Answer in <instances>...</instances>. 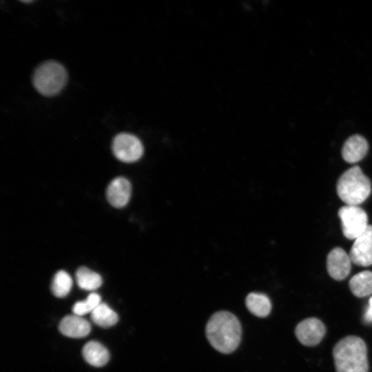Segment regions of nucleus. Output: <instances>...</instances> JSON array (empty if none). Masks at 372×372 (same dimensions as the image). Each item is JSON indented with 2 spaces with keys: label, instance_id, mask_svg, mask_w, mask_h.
Instances as JSON below:
<instances>
[{
  "label": "nucleus",
  "instance_id": "obj_4",
  "mask_svg": "<svg viewBox=\"0 0 372 372\" xmlns=\"http://www.w3.org/2000/svg\"><path fill=\"white\" fill-rule=\"evenodd\" d=\"M67 72L64 67L54 61H48L34 70L32 82L36 90L42 95L52 96L57 94L65 87Z\"/></svg>",
  "mask_w": 372,
  "mask_h": 372
},
{
  "label": "nucleus",
  "instance_id": "obj_13",
  "mask_svg": "<svg viewBox=\"0 0 372 372\" xmlns=\"http://www.w3.org/2000/svg\"><path fill=\"white\" fill-rule=\"evenodd\" d=\"M82 355L88 364L96 367L104 366L110 360L108 350L97 341L87 342L83 347Z\"/></svg>",
  "mask_w": 372,
  "mask_h": 372
},
{
  "label": "nucleus",
  "instance_id": "obj_15",
  "mask_svg": "<svg viewBox=\"0 0 372 372\" xmlns=\"http://www.w3.org/2000/svg\"><path fill=\"white\" fill-rule=\"evenodd\" d=\"M349 286L356 297L363 298L372 293V271H363L353 276Z\"/></svg>",
  "mask_w": 372,
  "mask_h": 372
},
{
  "label": "nucleus",
  "instance_id": "obj_14",
  "mask_svg": "<svg viewBox=\"0 0 372 372\" xmlns=\"http://www.w3.org/2000/svg\"><path fill=\"white\" fill-rule=\"evenodd\" d=\"M246 307L254 316L267 317L271 311V303L269 297L262 293H250L245 299Z\"/></svg>",
  "mask_w": 372,
  "mask_h": 372
},
{
  "label": "nucleus",
  "instance_id": "obj_18",
  "mask_svg": "<svg viewBox=\"0 0 372 372\" xmlns=\"http://www.w3.org/2000/svg\"><path fill=\"white\" fill-rule=\"evenodd\" d=\"M72 280L70 276L65 271H59L54 276L51 290L52 293L58 298L66 296L71 290Z\"/></svg>",
  "mask_w": 372,
  "mask_h": 372
},
{
  "label": "nucleus",
  "instance_id": "obj_11",
  "mask_svg": "<svg viewBox=\"0 0 372 372\" xmlns=\"http://www.w3.org/2000/svg\"><path fill=\"white\" fill-rule=\"evenodd\" d=\"M59 331L64 335L72 338H81L88 335L91 331L90 323L77 315H68L61 320Z\"/></svg>",
  "mask_w": 372,
  "mask_h": 372
},
{
  "label": "nucleus",
  "instance_id": "obj_19",
  "mask_svg": "<svg viewBox=\"0 0 372 372\" xmlns=\"http://www.w3.org/2000/svg\"><path fill=\"white\" fill-rule=\"evenodd\" d=\"M101 296L96 293H91L84 301L76 302L72 311L75 315L82 316L92 311L101 303Z\"/></svg>",
  "mask_w": 372,
  "mask_h": 372
},
{
  "label": "nucleus",
  "instance_id": "obj_6",
  "mask_svg": "<svg viewBox=\"0 0 372 372\" xmlns=\"http://www.w3.org/2000/svg\"><path fill=\"white\" fill-rule=\"evenodd\" d=\"M112 152L114 156L125 163H133L143 155V147L141 141L128 133L116 135L112 141Z\"/></svg>",
  "mask_w": 372,
  "mask_h": 372
},
{
  "label": "nucleus",
  "instance_id": "obj_7",
  "mask_svg": "<svg viewBox=\"0 0 372 372\" xmlns=\"http://www.w3.org/2000/svg\"><path fill=\"white\" fill-rule=\"evenodd\" d=\"M326 333L322 322L316 318H309L301 321L296 327L295 334L303 345L311 347L320 342Z\"/></svg>",
  "mask_w": 372,
  "mask_h": 372
},
{
  "label": "nucleus",
  "instance_id": "obj_20",
  "mask_svg": "<svg viewBox=\"0 0 372 372\" xmlns=\"http://www.w3.org/2000/svg\"><path fill=\"white\" fill-rule=\"evenodd\" d=\"M364 320L366 323L372 322V297L369 301V307L364 313Z\"/></svg>",
  "mask_w": 372,
  "mask_h": 372
},
{
  "label": "nucleus",
  "instance_id": "obj_10",
  "mask_svg": "<svg viewBox=\"0 0 372 372\" xmlns=\"http://www.w3.org/2000/svg\"><path fill=\"white\" fill-rule=\"evenodd\" d=\"M131 193L130 183L123 177H117L109 184L106 196L111 205L116 208H121L128 203Z\"/></svg>",
  "mask_w": 372,
  "mask_h": 372
},
{
  "label": "nucleus",
  "instance_id": "obj_9",
  "mask_svg": "<svg viewBox=\"0 0 372 372\" xmlns=\"http://www.w3.org/2000/svg\"><path fill=\"white\" fill-rule=\"evenodd\" d=\"M351 262L349 254L341 247H335L327 258V271L334 280H342L349 274Z\"/></svg>",
  "mask_w": 372,
  "mask_h": 372
},
{
  "label": "nucleus",
  "instance_id": "obj_5",
  "mask_svg": "<svg viewBox=\"0 0 372 372\" xmlns=\"http://www.w3.org/2000/svg\"><path fill=\"white\" fill-rule=\"evenodd\" d=\"M340 218L344 236L349 240H355L367 228L368 216L358 205H345L340 208Z\"/></svg>",
  "mask_w": 372,
  "mask_h": 372
},
{
  "label": "nucleus",
  "instance_id": "obj_2",
  "mask_svg": "<svg viewBox=\"0 0 372 372\" xmlns=\"http://www.w3.org/2000/svg\"><path fill=\"white\" fill-rule=\"evenodd\" d=\"M337 372H368L367 348L364 341L355 335L340 340L333 350Z\"/></svg>",
  "mask_w": 372,
  "mask_h": 372
},
{
  "label": "nucleus",
  "instance_id": "obj_1",
  "mask_svg": "<svg viewBox=\"0 0 372 372\" xmlns=\"http://www.w3.org/2000/svg\"><path fill=\"white\" fill-rule=\"evenodd\" d=\"M205 333L210 344L218 351L230 353L238 347L242 335L241 324L233 313L221 311L208 320Z\"/></svg>",
  "mask_w": 372,
  "mask_h": 372
},
{
  "label": "nucleus",
  "instance_id": "obj_3",
  "mask_svg": "<svg viewBox=\"0 0 372 372\" xmlns=\"http://www.w3.org/2000/svg\"><path fill=\"white\" fill-rule=\"evenodd\" d=\"M336 191L347 205H358L369 196L371 181L359 166H353L340 176L337 182Z\"/></svg>",
  "mask_w": 372,
  "mask_h": 372
},
{
  "label": "nucleus",
  "instance_id": "obj_17",
  "mask_svg": "<svg viewBox=\"0 0 372 372\" xmlns=\"http://www.w3.org/2000/svg\"><path fill=\"white\" fill-rule=\"evenodd\" d=\"M76 283L81 289L93 291L101 287V276L85 267L79 268L76 272Z\"/></svg>",
  "mask_w": 372,
  "mask_h": 372
},
{
  "label": "nucleus",
  "instance_id": "obj_12",
  "mask_svg": "<svg viewBox=\"0 0 372 372\" xmlns=\"http://www.w3.org/2000/svg\"><path fill=\"white\" fill-rule=\"evenodd\" d=\"M368 142L364 137L355 134L348 138L342 148L343 159L349 163H355L362 160L367 154Z\"/></svg>",
  "mask_w": 372,
  "mask_h": 372
},
{
  "label": "nucleus",
  "instance_id": "obj_8",
  "mask_svg": "<svg viewBox=\"0 0 372 372\" xmlns=\"http://www.w3.org/2000/svg\"><path fill=\"white\" fill-rule=\"evenodd\" d=\"M351 262L358 266L368 267L372 265V225L355 240L349 252Z\"/></svg>",
  "mask_w": 372,
  "mask_h": 372
},
{
  "label": "nucleus",
  "instance_id": "obj_16",
  "mask_svg": "<svg viewBox=\"0 0 372 372\" xmlns=\"http://www.w3.org/2000/svg\"><path fill=\"white\" fill-rule=\"evenodd\" d=\"M91 319L98 326L108 328L118 322V316L107 304L101 302L91 313Z\"/></svg>",
  "mask_w": 372,
  "mask_h": 372
}]
</instances>
